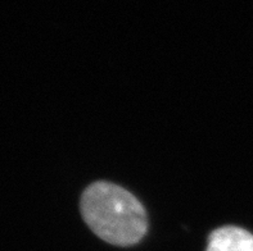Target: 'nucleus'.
Listing matches in <instances>:
<instances>
[{
    "label": "nucleus",
    "instance_id": "nucleus-1",
    "mask_svg": "<svg viewBox=\"0 0 253 251\" xmlns=\"http://www.w3.org/2000/svg\"><path fill=\"white\" fill-rule=\"evenodd\" d=\"M80 209L89 228L112 245H134L147 233L144 207L131 192L112 182L98 181L87 186Z\"/></svg>",
    "mask_w": 253,
    "mask_h": 251
},
{
    "label": "nucleus",
    "instance_id": "nucleus-2",
    "mask_svg": "<svg viewBox=\"0 0 253 251\" xmlns=\"http://www.w3.org/2000/svg\"><path fill=\"white\" fill-rule=\"evenodd\" d=\"M206 251H253V235L241 227H221L211 232Z\"/></svg>",
    "mask_w": 253,
    "mask_h": 251
}]
</instances>
